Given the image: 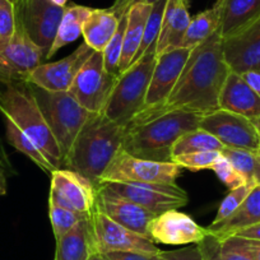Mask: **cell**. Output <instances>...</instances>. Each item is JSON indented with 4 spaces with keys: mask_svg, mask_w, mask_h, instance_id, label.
Masks as SVG:
<instances>
[{
    "mask_svg": "<svg viewBox=\"0 0 260 260\" xmlns=\"http://www.w3.org/2000/svg\"><path fill=\"white\" fill-rule=\"evenodd\" d=\"M97 252L92 231L91 214L74 229L56 239L55 260H88Z\"/></svg>",
    "mask_w": 260,
    "mask_h": 260,
    "instance_id": "22",
    "label": "cell"
},
{
    "mask_svg": "<svg viewBox=\"0 0 260 260\" xmlns=\"http://www.w3.org/2000/svg\"><path fill=\"white\" fill-rule=\"evenodd\" d=\"M260 223V184L251 189L241 206L223 222L211 224L208 231L219 240L232 236L240 230Z\"/></svg>",
    "mask_w": 260,
    "mask_h": 260,
    "instance_id": "24",
    "label": "cell"
},
{
    "mask_svg": "<svg viewBox=\"0 0 260 260\" xmlns=\"http://www.w3.org/2000/svg\"><path fill=\"white\" fill-rule=\"evenodd\" d=\"M223 148V144L216 137L198 127V129H194L191 132H187L177 139V142L172 147V157L180 156V154L194 153V152H221Z\"/></svg>",
    "mask_w": 260,
    "mask_h": 260,
    "instance_id": "31",
    "label": "cell"
},
{
    "mask_svg": "<svg viewBox=\"0 0 260 260\" xmlns=\"http://www.w3.org/2000/svg\"><path fill=\"white\" fill-rule=\"evenodd\" d=\"M218 109L241 115L254 122L260 117V97L245 83L240 74L231 71L219 93Z\"/></svg>",
    "mask_w": 260,
    "mask_h": 260,
    "instance_id": "20",
    "label": "cell"
},
{
    "mask_svg": "<svg viewBox=\"0 0 260 260\" xmlns=\"http://www.w3.org/2000/svg\"><path fill=\"white\" fill-rule=\"evenodd\" d=\"M158 260H203V254L199 245L194 244L182 249L161 251Z\"/></svg>",
    "mask_w": 260,
    "mask_h": 260,
    "instance_id": "40",
    "label": "cell"
},
{
    "mask_svg": "<svg viewBox=\"0 0 260 260\" xmlns=\"http://www.w3.org/2000/svg\"><path fill=\"white\" fill-rule=\"evenodd\" d=\"M198 245L202 250V254H203V260H222L221 255H219L221 240L217 239L214 235L209 234Z\"/></svg>",
    "mask_w": 260,
    "mask_h": 260,
    "instance_id": "41",
    "label": "cell"
},
{
    "mask_svg": "<svg viewBox=\"0 0 260 260\" xmlns=\"http://www.w3.org/2000/svg\"><path fill=\"white\" fill-rule=\"evenodd\" d=\"M45 57L44 50L32 41L21 22L17 21L13 40L0 52V78L26 81L27 76L42 64Z\"/></svg>",
    "mask_w": 260,
    "mask_h": 260,
    "instance_id": "15",
    "label": "cell"
},
{
    "mask_svg": "<svg viewBox=\"0 0 260 260\" xmlns=\"http://www.w3.org/2000/svg\"><path fill=\"white\" fill-rule=\"evenodd\" d=\"M235 236L244 237V239L247 240H256V241H260V223L254 224V226L246 227L244 230H240L235 234Z\"/></svg>",
    "mask_w": 260,
    "mask_h": 260,
    "instance_id": "45",
    "label": "cell"
},
{
    "mask_svg": "<svg viewBox=\"0 0 260 260\" xmlns=\"http://www.w3.org/2000/svg\"><path fill=\"white\" fill-rule=\"evenodd\" d=\"M88 260H106V259H105L104 254H101V252H94V254L91 255V257H89Z\"/></svg>",
    "mask_w": 260,
    "mask_h": 260,
    "instance_id": "50",
    "label": "cell"
},
{
    "mask_svg": "<svg viewBox=\"0 0 260 260\" xmlns=\"http://www.w3.org/2000/svg\"><path fill=\"white\" fill-rule=\"evenodd\" d=\"M119 18L111 9H92L83 26L84 41L94 51H104L116 32Z\"/></svg>",
    "mask_w": 260,
    "mask_h": 260,
    "instance_id": "26",
    "label": "cell"
},
{
    "mask_svg": "<svg viewBox=\"0 0 260 260\" xmlns=\"http://www.w3.org/2000/svg\"><path fill=\"white\" fill-rule=\"evenodd\" d=\"M0 112L31 138L56 169H61L64 157L28 82L0 78Z\"/></svg>",
    "mask_w": 260,
    "mask_h": 260,
    "instance_id": "4",
    "label": "cell"
},
{
    "mask_svg": "<svg viewBox=\"0 0 260 260\" xmlns=\"http://www.w3.org/2000/svg\"><path fill=\"white\" fill-rule=\"evenodd\" d=\"M125 125L96 114L79 132L61 169L78 172L99 187L100 179L121 149Z\"/></svg>",
    "mask_w": 260,
    "mask_h": 260,
    "instance_id": "2",
    "label": "cell"
},
{
    "mask_svg": "<svg viewBox=\"0 0 260 260\" xmlns=\"http://www.w3.org/2000/svg\"><path fill=\"white\" fill-rule=\"evenodd\" d=\"M190 52L191 50L179 47L157 56L142 111L154 109L166 101L181 76Z\"/></svg>",
    "mask_w": 260,
    "mask_h": 260,
    "instance_id": "17",
    "label": "cell"
},
{
    "mask_svg": "<svg viewBox=\"0 0 260 260\" xmlns=\"http://www.w3.org/2000/svg\"><path fill=\"white\" fill-rule=\"evenodd\" d=\"M157 2L158 0H116L114 6L110 9L116 14L117 18H121L122 16H126L130 8L137 6V4H149V6H152V4L157 3Z\"/></svg>",
    "mask_w": 260,
    "mask_h": 260,
    "instance_id": "43",
    "label": "cell"
},
{
    "mask_svg": "<svg viewBox=\"0 0 260 260\" xmlns=\"http://www.w3.org/2000/svg\"><path fill=\"white\" fill-rule=\"evenodd\" d=\"M0 167H2L3 170H6V172L8 175L16 174L11 161H9V156L6 152V148H4V144L3 142H2V139H0Z\"/></svg>",
    "mask_w": 260,
    "mask_h": 260,
    "instance_id": "46",
    "label": "cell"
},
{
    "mask_svg": "<svg viewBox=\"0 0 260 260\" xmlns=\"http://www.w3.org/2000/svg\"><path fill=\"white\" fill-rule=\"evenodd\" d=\"M167 0H158L157 3L152 4L151 13H149L148 19H147L146 28H144L143 39H142V44L139 46L138 54H137L134 62L146 52L147 49L149 47H157V40H158L159 32H161L162 19H164L165 8H166ZM133 62V64H134Z\"/></svg>",
    "mask_w": 260,
    "mask_h": 260,
    "instance_id": "32",
    "label": "cell"
},
{
    "mask_svg": "<svg viewBox=\"0 0 260 260\" xmlns=\"http://www.w3.org/2000/svg\"><path fill=\"white\" fill-rule=\"evenodd\" d=\"M116 78L105 68L102 52L93 51L77 74L68 92L86 110L101 114Z\"/></svg>",
    "mask_w": 260,
    "mask_h": 260,
    "instance_id": "9",
    "label": "cell"
},
{
    "mask_svg": "<svg viewBox=\"0 0 260 260\" xmlns=\"http://www.w3.org/2000/svg\"><path fill=\"white\" fill-rule=\"evenodd\" d=\"M219 255L222 260H255L250 240L235 235L221 240Z\"/></svg>",
    "mask_w": 260,
    "mask_h": 260,
    "instance_id": "36",
    "label": "cell"
},
{
    "mask_svg": "<svg viewBox=\"0 0 260 260\" xmlns=\"http://www.w3.org/2000/svg\"><path fill=\"white\" fill-rule=\"evenodd\" d=\"M254 124H255V126H256L257 132H259V134H260V117H259V119H257V120H255Z\"/></svg>",
    "mask_w": 260,
    "mask_h": 260,
    "instance_id": "51",
    "label": "cell"
},
{
    "mask_svg": "<svg viewBox=\"0 0 260 260\" xmlns=\"http://www.w3.org/2000/svg\"><path fill=\"white\" fill-rule=\"evenodd\" d=\"M97 199V189L88 179L68 169H57L51 174L49 201L78 212L91 214Z\"/></svg>",
    "mask_w": 260,
    "mask_h": 260,
    "instance_id": "13",
    "label": "cell"
},
{
    "mask_svg": "<svg viewBox=\"0 0 260 260\" xmlns=\"http://www.w3.org/2000/svg\"><path fill=\"white\" fill-rule=\"evenodd\" d=\"M219 24H221V17H219L218 4L216 3L212 8L191 17L181 47L192 50L198 45L203 44L206 40L218 31Z\"/></svg>",
    "mask_w": 260,
    "mask_h": 260,
    "instance_id": "28",
    "label": "cell"
},
{
    "mask_svg": "<svg viewBox=\"0 0 260 260\" xmlns=\"http://www.w3.org/2000/svg\"><path fill=\"white\" fill-rule=\"evenodd\" d=\"M92 231L97 252L133 251L146 254H159L161 250L152 240L112 221L94 207L91 213Z\"/></svg>",
    "mask_w": 260,
    "mask_h": 260,
    "instance_id": "11",
    "label": "cell"
},
{
    "mask_svg": "<svg viewBox=\"0 0 260 260\" xmlns=\"http://www.w3.org/2000/svg\"><path fill=\"white\" fill-rule=\"evenodd\" d=\"M106 260H158L159 254H146L133 251H110L104 254Z\"/></svg>",
    "mask_w": 260,
    "mask_h": 260,
    "instance_id": "42",
    "label": "cell"
},
{
    "mask_svg": "<svg viewBox=\"0 0 260 260\" xmlns=\"http://www.w3.org/2000/svg\"><path fill=\"white\" fill-rule=\"evenodd\" d=\"M16 8L11 0H0V52H3L16 34Z\"/></svg>",
    "mask_w": 260,
    "mask_h": 260,
    "instance_id": "37",
    "label": "cell"
},
{
    "mask_svg": "<svg viewBox=\"0 0 260 260\" xmlns=\"http://www.w3.org/2000/svg\"><path fill=\"white\" fill-rule=\"evenodd\" d=\"M222 157L219 151H204L194 152V153L180 154V156L172 157V162L179 165L181 169L191 170V171H199V170L209 169L214 166L217 161Z\"/></svg>",
    "mask_w": 260,
    "mask_h": 260,
    "instance_id": "35",
    "label": "cell"
},
{
    "mask_svg": "<svg viewBox=\"0 0 260 260\" xmlns=\"http://www.w3.org/2000/svg\"><path fill=\"white\" fill-rule=\"evenodd\" d=\"M125 28H126V16H122L121 18H119V26H117L116 32L102 51L105 68L110 74L115 77H119V65L122 54Z\"/></svg>",
    "mask_w": 260,
    "mask_h": 260,
    "instance_id": "34",
    "label": "cell"
},
{
    "mask_svg": "<svg viewBox=\"0 0 260 260\" xmlns=\"http://www.w3.org/2000/svg\"><path fill=\"white\" fill-rule=\"evenodd\" d=\"M222 49L229 68L235 73L260 69V18L222 39Z\"/></svg>",
    "mask_w": 260,
    "mask_h": 260,
    "instance_id": "18",
    "label": "cell"
},
{
    "mask_svg": "<svg viewBox=\"0 0 260 260\" xmlns=\"http://www.w3.org/2000/svg\"><path fill=\"white\" fill-rule=\"evenodd\" d=\"M252 187H254L252 185L245 184L236 187V189L230 190L229 194L224 197V199L221 202V204H219L216 218L213 219V222H212L211 224L221 223L224 219L229 218V217L241 206V203L245 201V198H246L247 195H249V192L251 191Z\"/></svg>",
    "mask_w": 260,
    "mask_h": 260,
    "instance_id": "38",
    "label": "cell"
},
{
    "mask_svg": "<svg viewBox=\"0 0 260 260\" xmlns=\"http://www.w3.org/2000/svg\"><path fill=\"white\" fill-rule=\"evenodd\" d=\"M230 72L231 69L224 60L222 36L218 29L203 44L191 50L181 76L166 101L154 109L139 112L126 127L172 111L201 115L217 111L219 110V93Z\"/></svg>",
    "mask_w": 260,
    "mask_h": 260,
    "instance_id": "1",
    "label": "cell"
},
{
    "mask_svg": "<svg viewBox=\"0 0 260 260\" xmlns=\"http://www.w3.org/2000/svg\"><path fill=\"white\" fill-rule=\"evenodd\" d=\"M182 169L174 162H157L139 158L120 149L102 174L100 185L106 182L122 184H176Z\"/></svg>",
    "mask_w": 260,
    "mask_h": 260,
    "instance_id": "7",
    "label": "cell"
},
{
    "mask_svg": "<svg viewBox=\"0 0 260 260\" xmlns=\"http://www.w3.org/2000/svg\"><path fill=\"white\" fill-rule=\"evenodd\" d=\"M219 8V32L229 37L260 18V0H217Z\"/></svg>",
    "mask_w": 260,
    "mask_h": 260,
    "instance_id": "23",
    "label": "cell"
},
{
    "mask_svg": "<svg viewBox=\"0 0 260 260\" xmlns=\"http://www.w3.org/2000/svg\"><path fill=\"white\" fill-rule=\"evenodd\" d=\"M31 88L65 159L79 132L96 114L84 109L68 91L49 92L34 84H31Z\"/></svg>",
    "mask_w": 260,
    "mask_h": 260,
    "instance_id": "6",
    "label": "cell"
},
{
    "mask_svg": "<svg viewBox=\"0 0 260 260\" xmlns=\"http://www.w3.org/2000/svg\"><path fill=\"white\" fill-rule=\"evenodd\" d=\"M93 51V49L83 42L64 59L39 65L27 76L26 82L49 92L69 91L77 74Z\"/></svg>",
    "mask_w": 260,
    "mask_h": 260,
    "instance_id": "14",
    "label": "cell"
},
{
    "mask_svg": "<svg viewBox=\"0 0 260 260\" xmlns=\"http://www.w3.org/2000/svg\"><path fill=\"white\" fill-rule=\"evenodd\" d=\"M184 2H185V3H186V4L189 3V0H184Z\"/></svg>",
    "mask_w": 260,
    "mask_h": 260,
    "instance_id": "52",
    "label": "cell"
},
{
    "mask_svg": "<svg viewBox=\"0 0 260 260\" xmlns=\"http://www.w3.org/2000/svg\"><path fill=\"white\" fill-rule=\"evenodd\" d=\"M250 245H251L252 252H254V259L260 260V241H256V240H250Z\"/></svg>",
    "mask_w": 260,
    "mask_h": 260,
    "instance_id": "48",
    "label": "cell"
},
{
    "mask_svg": "<svg viewBox=\"0 0 260 260\" xmlns=\"http://www.w3.org/2000/svg\"><path fill=\"white\" fill-rule=\"evenodd\" d=\"M52 4H55V6L57 7H62V8H67V4H68V0H50Z\"/></svg>",
    "mask_w": 260,
    "mask_h": 260,
    "instance_id": "49",
    "label": "cell"
},
{
    "mask_svg": "<svg viewBox=\"0 0 260 260\" xmlns=\"http://www.w3.org/2000/svg\"><path fill=\"white\" fill-rule=\"evenodd\" d=\"M148 234L154 244L194 245L203 241L211 232L206 227L199 226L186 213H182L179 209H171L152 219Z\"/></svg>",
    "mask_w": 260,
    "mask_h": 260,
    "instance_id": "16",
    "label": "cell"
},
{
    "mask_svg": "<svg viewBox=\"0 0 260 260\" xmlns=\"http://www.w3.org/2000/svg\"><path fill=\"white\" fill-rule=\"evenodd\" d=\"M245 83L260 97V69H250L240 74Z\"/></svg>",
    "mask_w": 260,
    "mask_h": 260,
    "instance_id": "44",
    "label": "cell"
},
{
    "mask_svg": "<svg viewBox=\"0 0 260 260\" xmlns=\"http://www.w3.org/2000/svg\"><path fill=\"white\" fill-rule=\"evenodd\" d=\"M259 154H260V148H259Z\"/></svg>",
    "mask_w": 260,
    "mask_h": 260,
    "instance_id": "54",
    "label": "cell"
},
{
    "mask_svg": "<svg viewBox=\"0 0 260 260\" xmlns=\"http://www.w3.org/2000/svg\"><path fill=\"white\" fill-rule=\"evenodd\" d=\"M87 216H89V214L73 212L71 209L60 207L49 201V217L50 222H51L52 231H54L55 240L69 232L72 229H74Z\"/></svg>",
    "mask_w": 260,
    "mask_h": 260,
    "instance_id": "33",
    "label": "cell"
},
{
    "mask_svg": "<svg viewBox=\"0 0 260 260\" xmlns=\"http://www.w3.org/2000/svg\"><path fill=\"white\" fill-rule=\"evenodd\" d=\"M199 127L216 137L223 147L259 151L260 134L251 120L232 114L224 110H217L203 115Z\"/></svg>",
    "mask_w": 260,
    "mask_h": 260,
    "instance_id": "12",
    "label": "cell"
},
{
    "mask_svg": "<svg viewBox=\"0 0 260 260\" xmlns=\"http://www.w3.org/2000/svg\"><path fill=\"white\" fill-rule=\"evenodd\" d=\"M11 2H13V3H14V2H16V0H11Z\"/></svg>",
    "mask_w": 260,
    "mask_h": 260,
    "instance_id": "53",
    "label": "cell"
},
{
    "mask_svg": "<svg viewBox=\"0 0 260 260\" xmlns=\"http://www.w3.org/2000/svg\"><path fill=\"white\" fill-rule=\"evenodd\" d=\"M6 130L8 143L13 146L17 151H19L24 156L28 157L42 171L51 175L55 170H57L54 166V164L50 161L49 157L46 156V153L27 134H24L14 122H12L11 120L6 119Z\"/></svg>",
    "mask_w": 260,
    "mask_h": 260,
    "instance_id": "29",
    "label": "cell"
},
{
    "mask_svg": "<svg viewBox=\"0 0 260 260\" xmlns=\"http://www.w3.org/2000/svg\"><path fill=\"white\" fill-rule=\"evenodd\" d=\"M156 46L147 49L134 64L117 77L101 112L104 116L126 126L142 111L156 65Z\"/></svg>",
    "mask_w": 260,
    "mask_h": 260,
    "instance_id": "5",
    "label": "cell"
},
{
    "mask_svg": "<svg viewBox=\"0 0 260 260\" xmlns=\"http://www.w3.org/2000/svg\"><path fill=\"white\" fill-rule=\"evenodd\" d=\"M235 169L245 177L246 182L252 186L260 184V154L259 151H249L241 148L224 147L221 151Z\"/></svg>",
    "mask_w": 260,
    "mask_h": 260,
    "instance_id": "30",
    "label": "cell"
},
{
    "mask_svg": "<svg viewBox=\"0 0 260 260\" xmlns=\"http://www.w3.org/2000/svg\"><path fill=\"white\" fill-rule=\"evenodd\" d=\"M91 11L92 8L83 6H71L65 8L64 16H62L61 22L59 24L56 36H55L54 44H52L46 59L52 57L61 47L72 44L81 36L82 32H83L84 22H86Z\"/></svg>",
    "mask_w": 260,
    "mask_h": 260,
    "instance_id": "27",
    "label": "cell"
},
{
    "mask_svg": "<svg viewBox=\"0 0 260 260\" xmlns=\"http://www.w3.org/2000/svg\"><path fill=\"white\" fill-rule=\"evenodd\" d=\"M216 175L218 176V179L229 187L230 190L236 189V187L241 186V185L247 184L245 177L237 171L234 167V165L226 158V157L222 156L218 161L214 164V166L212 167Z\"/></svg>",
    "mask_w": 260,
    "mask_h": 260,
    "instance_id": "39",
    "label": "cell"
},
{
    "mask_svg": "<svg viewBox=\"0 0 260 260\" xmlns=\"http://www.w3.org/2000/svg\"><path fill=\"white\" fill-rule=\"evenodd\" d=\"M190 19L191 17L184 0H167L161 32L157 40L156 56L181 47Z\"/></svg>",
    "mask_w": 260,
    "mask_h": 260,
    "instance_id": "21",
    "label": "cell"
},
{
    "mask_svg": "<svg viewBox=\"0 0 260 260\" xmlns=\"http://www.w3.org/2000/svg\"><path fill=\"white\" fill-rule=\"evenodd\" d=\"M7 176L8 174L6 172V170L0 167V195L7 194Z\"/></svg>",
    "mask_w": 260,
    "mask_h": 260,
    "instance_id": "47",
    "label": "cell"
},
{
    "mask_svg": "<svg viewBox=\"0 0 260 260\" xmlns=\"http://www.w3.org/2000/svg\"><path fill=\"white\" fill-rule=\"evenodd\" d=\"M203 115L172 111L127 126L121 149L139 158L172 162V147L187 132L198 129Z\"/></svg>",
    "mask_w": 260,
    "mask_h": 260,
    "instance_id": "3",
    "label": "cell"
},
{
    "mask_svg": "<svg viewBox=\"0 0 260 260\" xmlns=\"http://www.w3.org/2000/svg\"><path fill=\"white\" fill-rule=\"evenodd\" d=\"M152 6L149 4H137L132 7L126 14V28L124 35V45H122V54L119 65V76L124 73L130 65L134 62L142 39L144 35L147 19L151 13Z\"/></svg>",
    "mask_w": 260,
    "mask_h": 260,
    "instance_id": "25",
    "label": "cell"
},
{
    "mask_svg": "<svg viewBox=\"0 0 260 260\" xmlns=\"http://www.w3.org/2000/svg\"><path fill=\"white\" fill-rule=\"evenodd\" d=\"M16 18L21 22L32 41L49 54L65 8L50 0H16Z\"/></svg>",
    "mask_w": 260,
    "mask_h": 260,
    "instance_id": "10",
    "label": "cell"
},
{
    "mask_svg": "<svg viewBox=\"0 0 260 260\" xmlns=\"http://www.w3.org/2000/svg\"><path fill=\"white\" fill-rule=\"evenodd\" d=\"M97 190L116 195L132 202L156 216L171 209H179L186 206L187 194L177 184H122L106 182Z\"/></svg>",
    "mask_w": 260,
    "mask_h": 260,
    "instance_id": "8",
    "label": "cell"
},
{
    "mask_svg": "<svg viewBox=\"0 0 260 260\" xmlns=\"http://www.w3.org/2000/svg\"><path fill=\"white\" fill-rule=\"evenodd\" d=\"M97 209L106 214L112 221L117 222L121 226L142 235V236L149 239L148 226L156 214L132 202L122 199L116 195L107 194V192L97 190L96 199ZM151 240V239H149Z\"/></svg>",
    "mask_w": 260,
    "mask_h": 260,
    "instance_id": "19",
    "label": "cell"
}]
</instances>
